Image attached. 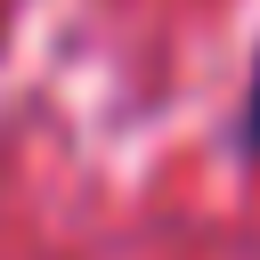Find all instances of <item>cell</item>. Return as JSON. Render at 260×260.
Instances as JSON below:
<instances>
[{
  "label": "cell",
  "mask_w": 260,
  "mask_h": 260,
  "mask_svg": "<svg viewBox=\"0 0 260 260\" xmlns=\"http://www.w3.org/2000/svg\"><path fill=\"white\" fill-rule=\"evenodd\" d=\"M244 146L260 154V65H252V98H244Z\"/></svg>",
  "instance_id": "cell-1"
}]
</instances>
